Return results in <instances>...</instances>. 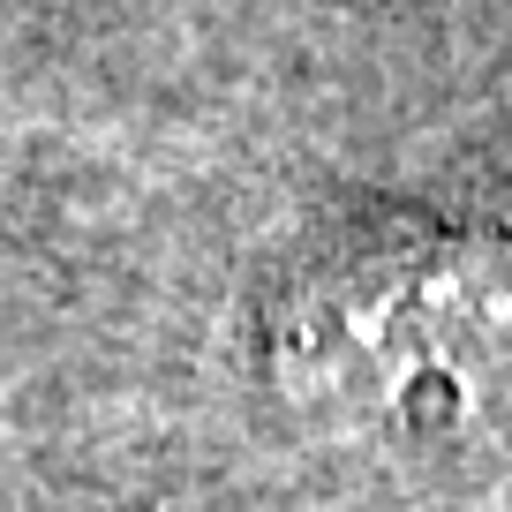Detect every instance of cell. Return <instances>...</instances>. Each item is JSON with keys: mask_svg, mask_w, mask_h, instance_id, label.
Wrapping results in <instances>:
<instances>
[{"mask_svg": "<svg viewBox=\"0 0 512 512\" xmlns=\"http://www.w3.org/2000/svg\"><path fill=\"white\" fill-rule=\"evenodd\" d=\"M272 384L324 430H505L512 234L384 241L287 294Z\"/></svg>", "mask_w": 512, "mask_h": 512, "instance_id": "6da1fadb", "label": "cell"}]
</instances>
